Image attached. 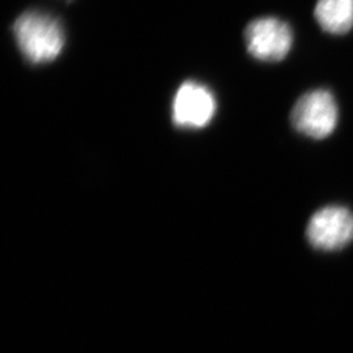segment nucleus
<instances>
[{
	"instance_id": "1",
	"label": "nucleus",
	"mask_w": 353,
	"mask_h": 353,
	"mask_svg": "<svg viewBox=\"0 0 353 353\" xmlns=\"http://www.w3.org/2000/svg\"><path fill=\"white\" fill-rule=\"evenodd\" d=\"M13 34L21 54L30 63H48L63 50V28L48 13H23L13 24Z\"/></svg>"
},
{
	"instance_id": "3",
	"label": "nucleus",
	"mask_w": 353,
	"mask_h": 353,
	"mask_svg": "<svg viewBox=\"0 0 353 353\" xmlns=\"http://www.w3.org/2000/svg\"><path fill=\"white\" fill-rule=\"evenodd\" d=\"M305 233L316 250L339 252L353 242V212L339 204L322 207L309 219Z\"/></svg>"
},
{
	"instance_id": "2",
	"label": "nucleus",
	"mask_w": 353,
	"mask_h": 353,
	"mask_svg": "<svg viewBox=\"0 0 353 353\" xmlns=\"http://www.w3.org/2000/svg\"><path fill=\"white\" fill-rule=\"evenodd\" d=\"M290 122L299 134L309 139H327L339 122V108L334 94L323 88L306 92L294 103Z\"/></svg>"
},
{
	"instance_id": "6",
	"label": "nucleus",
	"mask_w": 353,
	"mask_h": 353,
	"mask_svg": "<svg viewBox=\"0 0 353 353\" xmlns=\"http://www.w3.org/2000/svg\"><path fill=\"white\" fill-rule=\"evenodd\" d=\"M316 21L330 34H345L353 26V0H318Z\"/></svg>"
},
{
	"instance_id": "4",
	"label": "nucleus",
	"mask_w": 353,
	"mask_h": 353,
	"mask_svg": "<svg viewBox=\"0 0 353 353\" xmlns=\"http://www.w3.org/2000/svg\"><path fill=\"white\" fill-rule=\"evenodd\" d=\"M246 48L250 55L262 62L283 61L293 43L290 26L276 17H262L252 21L245 30Z\"/></svg>"
},
{
	"instance_id": "5",
	"label": "nucleus",
	"mask_w": 353,
	"mask_h": 353,
	"mask_svg": "<svg viewBox=\"0 0 353 353\" xmlns=\"http://www.w3.org/2000/svg\"><path fill=\"white\" fill-rule=\"evenodd\" d=\"M216 113L214 93L196 81L183 83L176 92L172 117L176 126L196 130L207 126Z\"/></svg>"
}]
</instances>
